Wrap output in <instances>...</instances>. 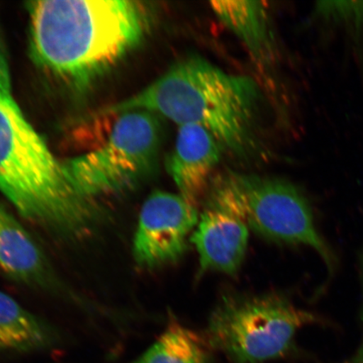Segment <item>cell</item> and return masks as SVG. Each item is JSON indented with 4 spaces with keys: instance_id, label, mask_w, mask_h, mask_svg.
Instances as JSON below:
<instances>
[{
    "instance_id": "obj_1",
    "label": "cell",
    "mask_w": 363,
    "mask_h": 363,
    "mask_svg": "<svg viewBox=\"0 0 363 363\" xmlns=\"http://www.w3.org/2000/svg\"><path fill=\"white\" fill-rule=\"evenodd\" d=\"M33 60L63 83L83 89L142 42V4L130 0H47L27 4Z\"/></svg>"
},
{
    "instance_id": "obj_2",
    "label": "cell",
    "mask_w": 363,
    "mask_h": 363,
    "mask_svg": "<svg viewBox=\"0 0 363 363\" xmlns=\"http://www.w3.org/2000/svg\"><path fill=\"white\" fill-rule=\"evenodd\" d=\"M0 192L26 220L67 235L93 225L96 208L79 196L18 104L0 28Z\"/></svg>"
},
{
    "instance_id": "obj_3",
    "label": "cell",
    "mask_w": 363,
    "mask_h": 363,
    "mask_svg": "<svg viewBox=\"0 0 363 363\" xmlns=\"http://www.w3.org/2000/svg\"><path fill=\"white\" fill-rule=\"evenodd\" d=\"M259 99V89L249 77L228 74L201 57L189 56L140 92L94 116L147 111L179 126H201L222 147L242 154L253 143Z\"/></svg>"
},
{
    "instance_id": "obj_4",
    "label": "cell",
    "mask_w": 363,
    "mask_h": 363,
    "mask_svg": "<svg viewBox=\"0 0 363 363\" xmlns=\"http://www.w3.org/2000/svg\"><path fill=\"white\" fill-rule=\"evenodd\" d=\"M208 199L230 208L263 238L314 250L333 270L335 257L317 229L310 203L289 182L228 171L213 181Z\"/></svg>"
},
{
    "instance_id": "obj_5",
    "label": "cell",
    "mask_w": 363,
    "mask_h": 363,
    "mask_svg": "<svg viewBox=\"0 0 363 363\" xmlns=\"http://www.w3.org/2000/svg\"><path fill=\"white\" fill-rule=\"evenodd\" d=\"M318 320L282 295H228L213 311L206 339L230 363H267L288 356L298 331Z\"/></svg>"
},
{
    "instance_id": "obj_6",
    "label": "cell",
    "mask_w": 363,
    "mask_h": 363,
    "mask_svg": "<svg viewBox=\"0 0 363 363\" xmlns=\"http://www.w3.org/2000/svg\"><path fill=\"white\" fill-rule=\"evenodd\" d=\"M161 138L157 116L143 111L121 113L106 142L62 161L63 172L76 193L91 202L126 191L155 169Z\"/></svg>"
},
{
    "instance_id": "obj_7",
    "label": "cell",
    "mask_w": 363,
    "mask_h": 363,
    "mask_svg": "<svg viewBox=\"0 0 363 363\" xmlns=\"http://www.w3.org/2000/svg\"><path fill=\"white\" fill-rule=\"evenodd\" d=\"M199 220L196 206L181 195L150 194L140 210L134 237L136 264L152 269L179 261Z\"/></svg>"
},
{
    "instance_id": "obj_8",
    "label": "cell",
    "mask_w": 363,
    "mask_h": 363,
    "mask_svg": "<svg viewBox=\"0 0 363 363\" xmlns=\"http://www.w3.org/2000/svg\"><path fill=\"white\" fill-rule=\"evenodd\" d=\"M249 228L228 207L207 199L206 210L191 238L199 254V271L238 274L246 257Z\"/></svg>"
},
{
    "instance_id": "obj_9",
    "label": "cell",
    "mask_w": 363,
    "mask_h": 363,
    "mask_svg": "<svg viewBox=\"0 0 363 363\" xmlns=\"http://www.w3.org/2000/svg\"><path fill=\"white\" fill-rule=\"evenodd\" d=\"M221 144L201 126H179L175 146L166 159V169L186 201L196 204L221 157Z\"/></svg>"
},
{
    "instance_id": "obj_10",
    "label": "cell",
    "mask_w": 363,
    "mask_h": 363,
    "mask_svg": "<svg viewBox=\"0 0 363 363\" xmlns=\"http://www.w3.org/2000/svg\"><path fill=\"white\" fill-rule=\"evenodd\" d=\"M0 270L26 283H40L48 276L47 261L38 244L1 204Z\"/></svg>"
},
{
    "instance_id": "obj_11",
    "label": "cell",
    "mask_w": 363,
    "mask_h": 363,
    "mask_svg": "<svg viewBox=\"0 0 363 363\" xmlns=\"http://www.w3.org/2000/svg\"><path fill=\"white\" fill-rule=\"evenodd\" d=\"M210 4L218 19L242 40L257 60L269 58L272 38L264 2L216 0Z\"/></svg>"
},
{
    "instance_id": "obj_12",
    "label": "cell",
    "mask_w": 363,
    "mask_h": 363,
    "mask_svg": "<svg viewBox=\"0 0 363 363\" xmlns=\"http://www.w3.org/2000/svg\"><path fill=\"white\" fill-rule=\"evenodd\" d=\"M53 335L38 317L0 291V352H30L48 348Z\"/></svg>"
},
{
    "instance_id": "obj_13",
    "label": "cell",
    "mask_w": 363,
    "mask_h": 363,
    "mask_svg": "<svg viewBox=\"0 0 363 363\" xmlns=\"http://www.w3.org/2000/svg\"><path fill=\"white\" fill-rule=\"evenodd\" d=\"M210 343L174 319L146 352L130 363H214Z\"/></svg>"
},
{
    "instance_id": "obj_14",
    "label": "cell",
    "mask_w": 363,
    "mask_h": 363,
    "mask_svg": "<svg viewBox=\"0 0 363 363\" xmlns=\"http://www.w3.org/2000/svg\"><path fill=\"white\" fill-rule=\"evenodd\" d=\"M317 11L322 17L337 24L358 29L363 26V1H330L318 4Z\"/></svg>"
},
{
    "instance_id": "obj_15",
    "label": "cell",
    "mask_w": 363,
    "mask_h": 363,
    "mask_svg": "<svg viewBox=\"0 0 363 363\" xmlns=\"http://www.w3.org/2000/svg\"><path fill=\"white\" fill-rule=\"evenodd\" d=\"M346 363H363V342L361 347L358 348L355 355H354L350 360Z\"/></svg>"
},
{
    "instance_id": "obj_16",
    "label": "cell",
    "mask_w": 363,
    "mask_h": 363,
    "mask_svg": "<svg viewBox=\"0 0 363 363\" xmlns=\"http://www.w3.org/2000/svg\"><path fill=\"white\" fill-rule=\"evenodd\" d=\"M360 276H361V280H362V289H363V255L361 257V260H360ZM362 320H363V306H362Z\"/></svg>"
}]
</instances>
